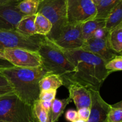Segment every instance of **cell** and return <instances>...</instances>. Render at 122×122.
<instances>
[{
    "mask_svg": "<svg viewBox=\"0 0 122 122\" xmlns=\"http://www.w3.org/2000/svg\"><path fill=\"white\" fill-rule=\"evenodd\" d=\"M61 49L75 68V72L67 84L75 83L89 89L100 91L105 80L111 74L105 68L106 61L81 49Z\"/></svg>",
    "mask_w": 122,
    "mask_h": 122,
    "instance_id": "1",
    "label": "cell"
},
{
    "mask_svg": "<svg viewBox=\"0 0 122 122\" xmlns=\"http://www.w3.org/2000/svg\"><path fill=\"white\" fill-rule=\"evenodd\" d=\"M0 73L8 79L13 86L14 94L21 101L32 106L38 100L39 81L46 74L42 66L36 68L13 66L2 69Z\"/></svg>",
    "mask_w": 122,
    "mask_h": 122,
    "instance_id": "2",
    "label": "cell"
},
{
    "mask_svg": "<svg viewBox=\"0 0 122 122\" xmlns=\"http://www.w3.org/2000/svg\"><path fill=\"white\" fill-rule=\"evenodd\" d=\"M42 66L46 73L56 74L62 77L63 85L68 83L75 68L69 61L61 49L46 36H44L38 51Z\"/></svg>",
    "mask_w": 122,
    "mask_h": 122,
    "instance_id": "3",
    "label": "cell"
},
{
    "mask_svg": "<svg viewBox=\"0 0 122 122\" xmlns=\"http://www.w3.org/2000/svg\"><path fill=\"white\" fill-rule=\"evenodd\" d=\"M0 120L7 122H38L32 106L21 101L15 94L0 97Z\"/></svg>",
    "mask_w": 122,
    "mask_h": 122,
    "instance_id": "4",
    "label": "cell"
},
{
    "mask_svg": "<svg viewBox=\"0 0 122 122\" xmlns=\"http://www.w3.org/2000/svg\"><path fill=\"white\" fill-rule=\"evenodd\" d=\"M46 17L52 24V29L47 38L56 40L68 24L66 0H40L38 12Z\"/></svg>",
    "mask_w": 122,
    "mask_h": 122,
    "instance_id": "5",
    "label": "cell"
},
{
    "mask_svg": "<svg viewBox=\"0 0 122 122\" xmlns=\"http://www.w3.org/2000/svg\"><path fill=\"white\" fill-rule=\"evenodd\" d=\"M44 38L39 35H25L15 30H0V51L11 48L38 51Z\"/></svg>",
    "mask_w": 122,
    "mask_h": 122,
    "instance_id": "6",
    "label": "cell"
},
{
    "mask_svg": "<svg viewBox=\"0 0 122 122\" xmlns=\"http://www.w3.org/2000/svg\"><path fill=\"white\" fill-rule=\"evenodd\" d=\"M68 23H83L95 19L97 8L92 0H66Z\"/></svg>",
    "mask_w": 122,
    "mask_h": 122,
    "instance_id": "7",
    "label": "cell"
},
{
    "mask_svg": "<svg viewBox=\"0 0 122 122\" xmlns=\"http://www.w3.org/2000/svg\"><path fill=\"white\" fill-rule=\"evenodd\" d=\"M6 60L13 66L36 68L42 66L41 58L37 51L21 48L5 49L2 51Z\"/></svg>",
    "mask_w": 122,
    "mask_h": 122,
    "instance_id": "8",
    "label": "cell"
},
{
    "mask_svg": "<svg viewBox=\"0 0 122 122\" xmlns=\"http://www.w3.org/2000/svg\"><path fill=\"white\" fill-rule=\"evenodd\" d=\"M82 24L68 23L58 38L52 42L61 48L65 50L80 49L85 42L82 36Z\"/></svg>",
    "mask_w": 122,
    "mask_h": 122,
    "instance_id": "9",
    "label": "cell"
},
{
    "mask_svg": "<svg viewBox=\"0 0 122 122\" xmlns=\"http://www.w3.org/2000/svg\"><path fill=\"white\" fill-rule=\"evenodd\" d=\"M91 103L90 114L86 122H107V115L111 105L107 103L100 95V91L89 89Z\"/></svg>",
    "mask_w": 122,
    "mask_h": 122,
    "instance_id": "10",
    "label": "cell"
},
{
    "mask_svg": "<svg viewBox=\"0 0 122 122\" xmlns=\"http://www.w3.org/2000/svg\"><path fill=\"white\" fill-rule=\"evenodd\" d=\"M80 49L96 55L106 62L116 56L120 55L111 50L107 42V37L105 38L92 37L85 41Z\"/></svg>",
    "mask_w": 122,
    "mask_h": 122,
    "instance_id": "11",
    "label": "cell"
},
{
    "mask_svg": "<svg viewBox=\"0 0 122 122\" xmlns=\"http://www.w3.org/2000/svg\"><path fill=\"white\" fill-rule=\"evenodd\" d=\"M17 4L0 5V30H15L24 14L17 8Z\"/></svg>",
    "mask_w": 122,
    "mask_h": 122,
    "instance_id": "12",
    "label": "cell"
},
{
    "mask_svg": "<svg viewBox=\"0 0 122 122\" xmlns=\"http://www.w3.org/2000/svg\"><path fill=\"white\" fill-rule=\"evenodd\" d=\"M66 86L69 91V97L73 101L77 110L83 107L90 108L91 100L89 89L75 83H69Z\"/></svg>",
    "mask_w": 122,
    "mask_h": 122,
    "instance_id": "13",
    "label": "cell"
},
{
    "mask_svg": "<svg viewBox=\"0 0 122 122\" xmlns=\"http://www.w3.org/2000/svg\"><path fill=\"white\" fill-rule=\"evenodd\" d=\"M107 40L111 50L119 54L122 55V23L108 32Z\"/></svg>",
    "mask_w": 122,
    "mask_h": 122,
    "instance_id": "14",
    "label": "cell"
},
{
    "mask_svg": "<svg viewBox=\"0 0 122 122\" xmlns=\"http://www.w3.org/2000/svg\"><path fill=\"white\" fill-rule=\"evenodd\" d=\"M71 101L69 97L65 99L55 98L52 101L51 108L48 113L49 122H56L64 112L66 106Z\"/></svg>",
    "mask_w": 122,
    "mask_h": 122,
    "instance_id": "15",
    "label": "cell"
},
{
    "mask_svg": "<svg viewBox=\"0 0 122 122\" xmlns=\"http://www.w3.org/2000/svg\"><path fill=\"white\" fill-rule=\"evenodd\" d=\"M122 23V1L112 10L105 19L104 29L107 32Z\"/></svg>",
    "mask_w": 122,
    "mask_h": 122,
    "instance_id": "16",
    "label": "cell"
},
{
    "mask_svg": "<svg viewBox=\"0 0 122 122\" xmlns=\"http://www.w3.org/2000/svg\"><path fill=\"white\" fill-rule=\"evenodd\" d=\"M63 85V81L62 77L56 74L46 73L44 75L39 83L40 91L56 89Z\"/></svg>",
    "mask_w": 122,
    "mask_h": 122,
    "instance_id": "17",
    "label": "cell"
},
{
    "mask_svg": "<svg viewBox=\"0 0 122 122\" xmlns=\"http://www.w3.org/2000/svg\"><path fill=\"white\" fill-rule=\"evenodd\" d=\"M105 26V19L95 18L82 24V33L84 41L92 38L97 29Z\"/></svg>",
    "mask_w": 122,
    "mask_h": 122,
    "instance_id": "18",
    "label": "cell"
},
{
    "mask_svg": "<svg viewBox=\"0 0 122 122\" xmlns=\"http://www.w3.org/2000/svg\"><path fill=\"white\" fill-rule=\"evenodd\" d=\"M36 15H24L18 22L15 30L26 36L36 35L35 28V19Z\"/></svg>",
    "mask_w": 122,
    "mask_h": 122,
    "instance_id": "19",
    "label": "cell"
},
{
    "mask_svg": "<svg viewBox=\"0 0 122 122\" xmlns=\"http://www.w3.org/2000/svg\"><path fill=\"white\" fill-rule=\"evenodd\" d=\"M35 28L36 35L47 36L52 29V24L46 17L37 13L35 19Z\"/></svg>",
    "mask_w": 122,
    "mask_h": 122,
    "instance_id": "20",
    "label": "cell"
},
{
    "mask_svg": "<svg viewBox=\"0 0 122 122\" xmlns=\"http://www.w3.org/2000/svg\"><path fill=\"white\" fill-rule=\"evenodd\" d=\"M122 0H101L96 5L97 15L95 18L106 19L112 10Z\"/></svg>",
    "mask_w": 122,
    "mask_h": 122,
    "instance_id": "21",
    "label": "cell"
},
{
    "mask_svg": "<svg viewBox=\"0 0 122 122\" xmlns=\"http://www.w3.org/2000/svg\"><path fill=\"white\" fill-rule=\"evenodd\" d=\"M40 0H21L17 5L19 11L25 15H36Z\"/></svg>",
    "mask_w": 122,
    "mask_h": 122,
    "instance_id": "22",
    "label": "cell"
},
{
    "mask_svg": "<svg viewBox=\"0 0 122 122\" xmlns=\"http://www.w3.org/2000/svg\"><path fill=\"white\" fill-rule=\"evenodd\" d=\"M107 122H122V102L111 105L107 115Z\"/></svg>",
    "mask_w": 122,
    "mask_h": 122,
    "instance_id": "23",
    "label": "cell"
},
{
    "mask_svg": "<svg viewBox=\"0 0 122 122\" xmlns=\"http://www.w3.org/2000/svg\"><path fill=\"white\" fill-rule=\"evenodd\" d=\"M35 117L38 122H49L48 113L44 109L40 101L37 100L32 105Z\"/></svg>",
    "mask_w": 122,
    "mask_h": 122,
    "instance_id": "24",
    "label": "cell"
},
{
    "mask_svg": "<svg viewBox=\"0 0 122 122\" xmlns=\"http://www.w3.org/2000/svg\"><path fill=\"white\" fill-rule=\"evenodd\" d=\"M105 68L112 73L113 71H120L122 70V56L118 55L106 62Z\"/></svg>",
    "mask_w": 122,
    "mask_h": 122,
    "instance_id": "25",
    "label": "cell"
},
{
    "mask_svg": "<svg viewBox=\"0 0 122 122\" xmlns=\"http://www.w3.org/2000/svg\"><path fill=\"white\" fill-rule=\"evenodd\" d=\"M14 94L11 83L4 75L0 73V97Z\"/></svg>",
    "mask_w": 122,
    "mask_h": 122,
    "instance_id": "26",
    "label": "cell"
},
{
    "mask_svg": "<svg viewBox=\"0 0 122 122\" xmlns=\"http://www.w3.org/2000/svg\"><path fill=\"white\" fill-rule=\"evenodd\" d=\"M57 90H41L39 92L38 100L42 101H52L56 98Z\"/></svg>",
    "mask_w": 122,
    "mask_h": 122,
    "instance_id": "27",
    "label": "cell"
},
{
    "mask_svg": "<svg viewBox=\"0 0 122 122\" xmlns=\"http://www.w3.org/2000/svg\"><path fill=\"white\" fill-rule=\"evenodd\" d=\"M77 115L78 119L87 122L90 114V108L83 107L77 110Z\"/></svg>",
    "mask_w": 122,
    "mask_h": 122,
    "instance_id": "28",
    "label": "cell"
},
{
    "mask_svg": "<svg viewBox=\"0 0 122 122\" xmlns=\"http://www.w3.org/2000/svg\"><path fill=\"white\" fill-rule=\"evenodd\" d=\"M65 118L67 121L73 122L78 119L77 111L75 110H68L65 113Z\"/></svg>",
    "mask_w": 122,
    "mask_h": 122,
    "instance_id": "29",
    "label": "cell"
},
{
    "mask_svg": "<svg viewBox=\"0 0 122 122\" xmlns=\"http://www.w3.org/2000/svg\"><path fill=\"white\" fill-rule=\"evenodd\" d=\"M107 33L108 32L106 31L104 27L100 28L95 31L92 37L95 38H105L107 37Z\"/></svg>",
    "mask_w": 122,
    "mask_h": 122,
    "instance_id": "30",
    "label": "cell"
},
{
    "mask_svg": "<svg viewBox=\"0 0 122 122\" xmlns=\"http://www.w3.org/2000/svg\"><path fill=\"white\" fill-rule=\"evenodd\" d=\"M11 67H13V66L10 62H8L6 60L0 58V70L2 69Z\"/></svg>",
    "mask_w": 122,
    "mask_h": 122,
    "instance_id": "31",
    "label": "cell"
},
{
    "mask_svg": "<svg viewBox=\"0 0 122 122\" xmlns=\"http://www.w3.org/2000/svg\"><path fill=\"white\" fill-rule=\"evenodd\" d=\"M40 101V100H39ZM42 107L44 108V109L48 113H49L50 110V108H51V104H52V101H40Z\"/></svg>",
    "mask_w": 122,
    "mask_h": 122,
    "instance_id": "32",
    "label": "cell"
},
{
    "mask_svg": "<svg viewBox=\"0 0 122 122\" xmlns=\"http://www.w3.org/2000/svg\"><path fill=\"white\" fill-rule=\"evenodd\" d=\"M21 0H0V5L8 4H17Z\"/></svg>",
    "mask_w": 122,
    "mask_h": 122,
    "instance_id": "33",
    "label": "cell"
},
{
    "mask_svg": "<svg viewBox=\"0 0 122 122\" xmlns=\"http://www.w3.org/2000/svg\"><path fill=\"white\" fill-rule=\"evenodd\" d=\"M92 2L95 4V5H97L101 1V0H92Z\"/></svg>",
    "mask_w": 122,
    "mask_h": 122,
    "instance_id": "34",
    "label": "cell"
},
{
    "mask_svg": "<svg viewBox=\"0 0 122 122\" xmlns=\"http://www.w3.org/2000/svg\"><path fill=\"white\" fill-rule=\"evenodd\" d=\"M0 58H2V59H5L4 58V54L3 52H1V51H0Z\"/></svg>",
    "mask_w": 122,
    "mask_h": 122,
    "instance_id": "35",
    "label": "cell"
},
{
    "mask_svg": "<svg viewBox=\"0 0 122 122\" xmlns=\"http://www.w3.org/2000/svg\"><path fill=\"white\" fill-rule=\"evenodd\" d=\"M73 122H86L84 121V120H81V119H77L76 120H75V121H74Z\"/></svg>",
    "mask_w": 122,
    "mask_h": 122,
    "instance_id": "36",
    "label": "cell"
},
{
    "mask_svg": "<svg viewBox=\"0 0 122 122\" xmlns=\"http://www.w3.org/2000/svg\"><path fill=\"white\" fill-rule=\"evenodd\" d=\"M0 122H4V121H1V120H0Z\"/></svg>",
    "mask_w": 122,
    "mask_h": 122,
    "instance_id": "37",
    "label": "cell"
}]
</instances>
